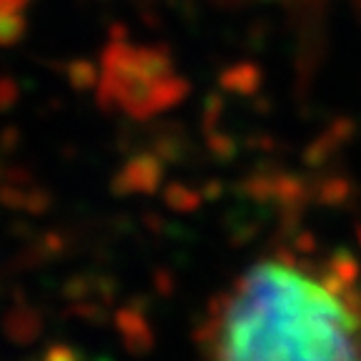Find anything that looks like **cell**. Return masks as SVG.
Instances as JSON below:
<instances>
[{
	"mask_svg": "<svg viewBox=\"0 0 361 361\" xmlns=\"http://www.w3.org/2000/svg\"><path fill=\"white\" fill-rule=\"evenodd\" d=\"M203 361H361V271L291 251L251 261L211 304Z\"/></svg>",
	"mask_w": 361,
	"mask_h": 361,
	"instance_id": "6da1fadb",
	"label": "cell"
}]
</instances>
